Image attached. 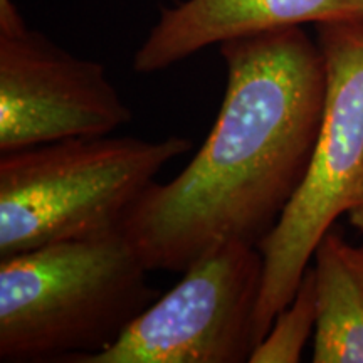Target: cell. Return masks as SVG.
Segmentation results:
<instances>
[{
	"label": "cell",
	"mask_w": 363,
	"mask_h": 363,
	"mask_svg": "<svg viewBox=\"0 0 363 363\" xmlns=\"http://www.w3.org/2000/svg\"><path fill=\"white\" fill-rule=\"evenodd\" d=\"M227 86L192 160L153 182L121 224L150 271L184 272L222 242L259 246L306 174L323 120L326 65L301 27L219 44Z\"/></svg>",
	"instance_id": "obj_1"
},
{
	"label": "cell",
	"mask_w": 363,
	"mask_h": 363,
	"mask_svg": "<svg viewBox=\"0 0 363 363\" xmlns=\"http://www.w3.org/2000/svg\"><path fill=\"white\" fill-rule=\"evenodd\" d=\"M121 229L0 259V362L81 363L111 347L155 299Z\"/></svg>",
	"instance_id": "obj_2"
},
{
	"label": "cell",
	"mask_w": 363,
	"mask_h": 363,
	"mask_svg": "<svg viewBox=\"0 0 363 363\" xmlns=\"http://www.w3.org/2000/svg\"><path fill=\"white\" fill-rule=\"evenodd\" d=\"M184 136H83L0 153V259L121 229Z\"/></svg>",
	"instance_id": "obj_3"
},
{
	"label": "cell",
	"mask_w": 363,
	"mask_h": 363,
	"mask_svg": "<svg viewBox=\"0 0 363 363\" xmlns=\"http://www.w3.org/2000/svg\"><path fill=\"white\" fill-rule=\"evenodd\" d=\"M315 27L326 65L323 120L303 182L257 246L262 254L254 318L257 343L294 298L318 244L340 216L348 214L363 174V17Z\"/></svg>",
	"instance_id": "obj_4"
},
{
	"label": "cell",
	"mask_w": 363,
	"mask_h": 363,
	"mask_svg": "<svg viewBox=\"0 0 363 363\" xmlns=\"http://www.w3.org/2000/svg\"><path fill=\"white\" fill-rule=\"evenodd\" d=\"M261 286L259 247L222 242L190 264L108 350L81 363L249 362Z\"/></svg>",
	"instance_id": "obj_5"
},
{
	"label": "cell",
	"mask_w": 363,
	"mask_h": 363,
	"mask_svg": "<svg viewBox=\"0 0 363 363\" xmlns=\"http://www.w3.org/2000/svg\"><path fill=\"white\" fill-rule=\"evenodd\" d=\"M130 121L103 65L30 30L16 4L0 0V153L104 136Z\"/></svg>",
	"instance_id": "obj_6"
},
{
	"label": "cell",
	"mask_w": 363,
	"mask_h": 363,
	"mask_svg": "<svg viewBox=\"0 0 363 363\" xmlns=\"http://www.w3.org/2000/svg\"><path fill=\"white\" fill-rule=\"evenodd\" d=\"M343 17H363V0H185L162 9L135 54L133 67L150 74L208 45Z\"/></svg>",
	"instance_id": "obj_7"
},
{
	"label": "cell",
	"mask_w": 363,
	"mask_h": 363,
	"mask_svg": "<svg viewBox=\"0 0 363 363\" xmlns=\"http://www.w3.org/2000/svg\"><path fill=\"white\" fill-rule=\"evenodd\" d=\"M315 363H363V276L352 246L330 230L315 254Z\"/></svg>",
	"instance_id": "obj_8"
},
{
	"label": "cell",
	"mask_w": 363,
	"mask_h": 363,
	"mask_svg": "<svg viewBox=\"0 0 363 363\" xmlns=\"http://www.w3.org/2000/svg\"><path fill=\"white\" fill-rule=\"evenodd\" d=\"M316 325L313 267H308L296 294L278 313L264 338L257 343L251 363H296Z\"/></svg>",
	"instance_id": "obj_9"
},
{
	"label": "cell",
	"mask_w": 363,
	"mask_h": 363,
	"mask_svg": "<svg viewBox=\"0 0 363 363\" xmlns=\"http://www.w3.org/2000/svg\"><path fill=\"white\" fill-rule=\"evenodd\" d=\"M348 219H350L352 225L358 227V229L363 230V174L360 179V184H358L355 199H353L350 211H348Z\"/></svg>",
	"instance_id": "obj_10"
},
{
	"label": "cell",
	"mask_w": 363,
	"mask_h": 363,
	"mask_svg": "<svg viewBox=\"0 0 363 363\" xmlns=\"http://www.w3.org/2000/svg\"><path fill=\"white\" fill-rule=\"evenodd\" d=\"M352 256L353 259H355V264L358 266V269H360L362 276H363V244L362 246H352Z\"/></svg>",
	"instance_id": "obj_11"
}]
</instances>
